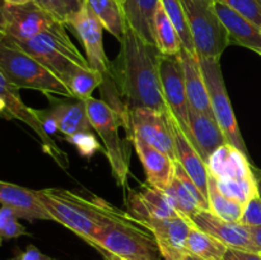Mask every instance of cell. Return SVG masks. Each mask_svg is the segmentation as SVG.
<instances>
[{"label": "cell", "mask_w": 261, "mask_h": 260, "mask_svg": "<svg viewBox=\"0 0 261 260\" xmlns=\"http://www.w3.org/2000/svg\"><path fill=\"white\" fill-rule=\"evenodd\" d=\"M84 102L92 127L103 142L112 176L120 188H125L130 175V153L119 130L120 127L126 129V121L103 99L91 97Z\"/></svg>", "instance_id": "obj_5"}, {"label": "cell", "mask_w": 261, "mask_h": 260, "mask_svg": "<svg viewBox=\"0 0 261 260\" xmlns=\"http://www.w3.org/2000/svg\"><path fill=\"white\" fill-rule=\"evenodd\" d=\"M214 8L228 32L231 45L234 43L259 53L261 50V28L218 0H214Z\"/></svg>", "instance_id": "obj_25"}, {"label": "cell", "mask_w": 261, "mask_h": 260, "mask_svg": "<svg viewBox=\"0 0 261 260\" xmlns=\"http://www.w3.org/2000/svg\"><path fill=\"white\" fill-rule=\"evenodd\" d=\"M64 3H65V7H66V10H68V17H69V15L78 12V10L84 5L86 0H64Z\"/></svg>", "instance_id": "obj_40"}, {"label": "cell", "mask_w": 261, "mask_h": 260, "mask_svg": "<svg viewBox=\"0 0 261 260\" xmlns=\"http://www.w3.org/2000/svg\"><path fill=\"white\" fill-rule=\"evenodd\" d=\"M208 200L211 211L216 216L221 217V218L229 222H240L242 213H244L245 204L223 195L218 190V188L216 185V181H214V178L212 176H209Z\"/></svg>", "instance_id": "obj_31"}, {"label": "cell", "mask_w": 261, "mask_h": 260, "mask_svg": "<svg viewBox=\"0 0 261 260\" xmlns=\"http://www.w3.org/2000/svg\"><path fill=\"white\" fill-rule=\"evenodd\" d=\"M168 122H170L171 130H172L173 142H175V152L176 161L182 166L184 170L188 172V175L193 178L194 183L199 188V190L204 194L205 198H208V185H209V171L208 166L204 162L201 155L194 147L191 140L186 137L181 127L180 122L177 121L172 112L168 110L166 112Z\"/></svg>", "instance_id": "obj_19"}, {"label": "cell", "mask_w": 261, "mask_h": 260, "mask_svg": "<svg viewBox=\"0 0 261 260\" xmlns=\"http://www.w3.org/2000/svg\"><path fill=\"white\" fill-rule=\"evenodd\" d=\"M132 143L144 167L147 183L160 190H165L173 177L175 161L144 140L132 139Z\"/></svg>", "instance_id": "obj_23"}, {"label": "cell", "mask_w": 261, "mask_h": 260, "mask_svg": "<svg viewBox=\"0 0 261 260\" xmlns=\"http://www.w3.org/2000/svg\"><path fill=\"white\" fill-rule=\"evenodd\" d=\"M154 36L155 46L160 48L162 55L175 56L180 54L181 48H182V42H181L177 30L172 24L168 15L166 14L162 4H160L157 13H155Z\"/></svg>", "instance_id": "obj_29"}, {"label": "cell", "mask_w": 261, "mask_h": 260, "mask_svg": "<svg viewBox=\"0 0 261 260\" xmlns=\"http://www.w3.org/2000/svg\"><path fill=\"white\" fill-rule=\"evenodd\" d=\"M0 101L7 107L10 119L19 120L23 124L27 125L40 139L43 152L48 157L53 158V161L59 167H61L63 170H68L70 166L68 154L56 144L55 140L48 134L37 110L31 109L22 101L19 88L10 83L9 79L4 75L2 70H0Z\"/></svg>", "instance_id": "obj_9"}, {"label": "cell", "mask_w": 261, "mask_h": 260, "mask_svg": "<svg viewBox=\"0 0 261 260\" xmlns=\"http://www.w3.org/2000/svg\"><path fill=\"white\" fill-rule=\"evenodd\" d=\"M261 28V0H218Z\"/></svg>", "instance_id": "obj_34"}, {"label": "cell", "mask_w": 261, "mask_h": 260, "mask_svg": "<svg viewBox=\"0 0 261 260\" xmlns=\"http://www.w3.org/2000/svg\"><path fill=\"white\" fill-rule=\"evenodd\" d=\"M66 24L56 22L53 27L23 42H15L22 50L37 59L65 83L76 66H88V60L78 50L66 32ZM14 42V41H13Z\"/></svg>", "instance_id": "obj_4"}, {"label": "cell", "mask_w": 261, "mask_h": 260, "mask_svg": "<svg viewBox=\"0 0 261 260\" xmlns=\"http://www.w3.org/2000/svg\"><path fill=\"white\" fill-rule=\"evenodd\" d=\"M239 223L247 227H261V198L259 194L245 204L244 213Z\"/></svg>", "instance_id": "obj_36"}, {"label": "cell", "mask_w": 261, "mask_h": 260, "mask_svg": "<svg viewBox=\"0 0 261 260\" xmlns=\"http://www.w3.org/2000/svg\"><path fill=\"white\" fill-rule=\"evenodd\" d=\"M0 70L19 89H35L48 96L74 98L59 76L7 37L0 42Z\"/></svg>", "instance_id": "obj_3"}, {"label": "cell", "mask_w": 261, "mask_h": 260, "mask_svg": "<svg viewBox=\"0 0 261 260\" xmlns=\"http://www.w3.org/2000/svg\"><path fill=\"white\" fill-rule=\"evenodd\" d=\"M228 247L213 237L193 226L188 237L186 251L203 260H223Z\"/></svg>", "instance_id": "obj_28"}, {"label": "cell", "mask_w": 261, "mask_h": 260, "mask_svg": "<svg viewBox=\"0 0 261 260\" xmlns=\"http://www.w3.org/2000/svg\"><path fill=\"white\" fill-rule=\"evenodd\" d=\"M254 171H255V175H256L257 189H259V195L261 198V170H259V168H256V167H254Z\"/></svg>", "instance_id": "obj_44"}, {"label": "cell", "mask_w": 261, "mask_h": 260, "mask_svg": "<svg viewBox=\"0 0 261 260\" xmlns=\"http://www.w3.org/2000/svg\"><path fill=\"white\" fill-rule=\"evenodd\" d=\"M66 25L70 27V30L83 43L86 59L88 60L89 66L101 71L105 76H109L111 61L109 60L105 51V28L86 3L78 12L69 15L66 19Z\"/></svg>", "instance_id": "obj_10"}, {"label": "cell", "mask_w": 261, "mask_h": 260, "mask_svg": "<svg viewBox=\"0 0 261 260\" xmlns=\"http://www.w3.org/2000/svg\"><path fill=\"white\" fill-rule=\"evenodd\" d=\"M257 54H259V55L261 56V50H260V51H259V53H257Z\"/></svg>", "instance_id": "obj_49"}, {"label": "cell", "mask_w": 261, "mask_h": 260, "mask_svg": "<svg viewBox=\"0 0 261 260\" xmlns=\"http://www.w3.org/2000/svg\"><path fill=\"white\" fill-rule=\"evenodd\" d=\"M41 8L47 10L50 14H53L56 19L60 22L66 23L68 19V10H66L64 0H35Z\"/></svg>", "instance_id": "obj_37"}, {"label": "cell", "mask_w": 261, "mask_h": 260, "mask_svg": "<svg viewBox=\"0 0 261 260\" xmlns=\"http://www.w3.org/2000/svg\"><path fill=\"white\" fill-rule=\"evenodd\" d=\"M56 19L53 14L33 2L25 4L5 5V37L14 42H23L53 27Z\"/></svg>", "instance_id": "obj_13"}, {"label": "cell", "mask_w": 261, "mask_h": 260, "mask_svg": "<svg viewBox=\"0 0 261 260\" xmlns=\"http://www.w3.org/2000/svg\"><path fill=\"white\" fill-rule=\"evenodd\" d=\"M223 260H261V254L228 247Z\"/></svg>", "instance_id": "obj_39"}, {"label": "cell", "mask_w": 261, "mask_h": 260, "mask_svg": "<svg viewBox=\"0 0 261 260\" xmlns=\"http://www.w3.org/2000/svg\"><path fill=\"white\" fill-rule=\"evenodd\" d=\"M161 4H162L166 14L168 15L172 24L177 30L178 36L181 38V42H182V47L195 54L193 37H191L190 28H189L188 18H186V13L181 0H161Z\"/></svg>", "instance_id": "obj_32"}, {"label": "cell", "mask_w": 261, "mask_h": 260, "mask_svg": "<svg viewBox=\"0 0 261 260\" xmlns=\"http://www.w3.org/2000/svg\"><path fill=\"white\" fill-rule=\"evenodd\" d=\"M199 59H221L231 45L228 32L219 19L214 0H181Z\"/></svg>", "instance_id": "obj_7"}, {"label": "cell", "mask_w": 261, "mask_h": 260, "mask_svg": "<svg viewBox=\"0 0 261 260\" xmlns=\"http://www.w3.org/2000/svg\"><path fill=\"white\" fill-rule=\"evenodd\" d=\"M206 166L209 175L216 180L217 185L256 180L254 166L250 163L249 155L228 143L211 155Z\"/></svg>", "instance_id": "obj_16"}, {"label": "cell", "mask_w": 261, "mask_h": 260, "mask_svg": "<svg viewBox=\"0 0 261 260\" xmlns=\"http://www.w3.org/2000/svg\"><path fill=\"white\" fill-rule=\"evenodd\" d=\"M160 78L165 101L173 116L177 119L186 137H190L189 130V105L185 86V74L180 56L162 55L160 61Z\"/></svg>", "instance_id": "obj_12"}, {"label": "cell", "mask_w": 261, "mask_h": 260, "mask_svg": "<svg viewBox=\"0 0 261 260\" xmlns=\"http://www.w3.org/2000/svg\"><path fill=\"white\" fill-rule=\"evenodd\" d=\"M190 221L194 226L216 237L227 247L261 254V247L255 242L249 227L239 222L226 221L212 211H200Z\"/></svg>", "instance_id": "obj_14"}, {"label": "cell", "mask_w": 261, "mask_h": 260, "mask_svg": "<svg viewBox=\"0 0 261 260\" xmlns=\"http://www.w3.org/2000/svg\"><path fill=\"white\" fill-rule=\"evenodd\" d=\"M0 204L13 209L19 218L27 221H53L32 189L0 180Z\"/></svg>", "instance_id": "obj_22"}, {"label": "cell", "mask_w": 261, "mask_h": 260, "mask_svg": "<svg viewBox=\"0 0 261 260\" xmlns=\"http://www.w3.org/2000/svg\"><path fill=\"white\" fill-rule=\"evenodd\" d=\"M189 139L196 148L203 161L208 163L211 155L226 144V135L214 117L190 109L189 111Z\"/></svg>", "instance_id": "obj_21"}, {"label": "cell", "mask_w": 261, "mask_h": 260, "mask_svg": "<svg viewBox=\"0 0 261 260\" xmlns=\"http://www.w3.org/2000/svg\"><path fill=\"white\" fill-rule=\"evenodd\" d=\"M161 56L157 46L147 42L127 25L119 54L111 61L110 75L129 112L150 109L166 114L170 110L161 84Z\"/></svg>", "instance_id": "obj_1"}, {"label": "cell", "mask_w": 261, "mask_h": 260, "mask_svg": "<svg viewBox=\"0 0 261 260\" xmlns=\"http://www.w3.org/2000/svg\"><path fill=\"white\" fill-rule=\"evenodd\" d=\"M5 5L7 3L4 0H0V42L5 38Z\"/></svg>", "instance_id": "obj_41"}, {"label": "cell", "mask_w": 261, "mask_h": 260, "mask_svg": "<svg viewBox=\"0 0 261 260\" xmlns=\"http://www.w3.org/2000/svg\"><path fill=\"white\" fill-rule=\"evenodd\" d=\"M7 4H12V5H18V4H25V3L33 2V0H4Z\"/></svg>", "instance_id": "obj_46"}, {"label": "cell", "mask_w": 261, "mask_h": 260, "mask_svg": "<svg viewBox=\"0 0 261 260\" xmlns=\"http://www.w3.org/2000/svg\"><path fill=\"white\" fill-rule=\"evenodd\" d=\"M249 229L254 237L255 242L261 247V227H249Z\"/></svg>", "instance_id": "obj_43"}, {"label": "cell", "mask_w": 261, "mask_h": 260, "mask_svg": "<svg viewBox=\"0 0 261 260\" xmlns=\"http://www.w3.org/2000/svg\"><path fill=\"white\" fill-rule=\"evenodd\" d=\"M105 81V75L101 71L91 66H76L66 79L65 84L74 98L79 101H86L91 98L92 93L97 87L101 86Z\"/></svg>", "instance_id": "obj_30"}, {"label": "cell", "mask_w": 261, "mask_h": 260, "mask_svg": "<svg viewBox=\"0 0 261 260\" xmlns=\"http://www.w3.org/2000/svg\"><path fill=\"white\" fill-rule=\"evenodd\" d=\"M127 140H144L176 161L175 142L167 115L150 109H137L129 112Z\"/></svg>", "instance_id": "obj_11"}, {"label": "cell", "mask_w": 261, "mask_h": 260, "mask_svg": "<svg viewBox=\"0 0 261 260\" xmlns=\"http://www.w3.org/2000/svg\"><path fill=\"white\" fill-rule=\"evenodd\" d=\"M28 235L27 229L19 223V217L8 206H0V246L3 242Z\"/></svg>", "instance_id": "obj_33"}, {"label": "cell", "mask_w": 261, "mask_h": 260, "mask_svg": "<svg viewBox=\"0 0 261 260\" xmlns=\"http://www.w3.org/2000/svg\"><path fill=\"white\" fill-rule=\"evenodd\" d=\"M9 260H56V259L45 255L42 251H40L37 247L33 246V245H28V246L25 247L24 251H20L19 254L15 255L14 257H12V259Z\"/></svg>", "instance_id": "obj_38"}, {"label": "cell", "mask_w": 261, "mask_h": 260, "mask_svg": "<svg viewBox=\"0 0 261 260\" xmlns=\"http://www.w3.org/2000/svg\"><path fill=\"white\" fill-rule=\"evenodd\" d=\"M86 4L98 18L105 30L121 41L127 27L121 0H86Z\"/></svg>", "instance_id": "obj_27"}, {"label": "cell", "mask_w": 261, "mask_h": 260, "mask_svg": "<svg viewBox=\"0 0 261 260\" xmlns=\"http://www.w3.org/2000/svg\"><path fill=\"white\" fill-rule=\"evenodd\" d=\"M92 247H93L94 250H97V251H98L99 254L105 257V260H124V259H121V257L116 256V255L111 254V252L106 251V250L101 249V247H98V246H92Z\"/></svg>", "instance_id": "obj_42"}, {"label": "cell", "mask_w": 261, "mask_h": 260, "mask_svg": "<svg viewBox=\"0 0 261 260\" xmlns=\"http://www.w3.org/2000/svg\"><path fill=\"white\" fill-rule=\"evenodd\" d=\"M0 116L5 117V119H10L9 114L7 111V107H5V105L2 101H0Z\"/></svg>", "instance_id": "obj_45"}, {"label": "cell", "mask_w": 261, "mask_h": 260, "mask_svg": "<svg viewBox=\"0 0 261 260\" xmlns=\"http://www.w3.org/2000/svg\"><path fill=\"white\" fill-rule=\"evenodd\" d=\"M46 130H60L61 134L71 137L83 132H91L93 129L87 114L86 102L76 99L75 102H63L58 103L48 111H38Z\"/></svg>", "instance_id": "obj_20"}, {"label": "cell", "mask_w": 261, "mask_h": 260, "mask_svg": "<svg viewBox=\"0 0 261 260\" xmlns=\"http://www.w3.org/2000/svg\"><path fill=\"white\" fill-rule=\"evenodd\" d=\"M134 219L115 221L105 227L93 240L87 241L124 260H161L162 254L152 233L139 228Z\"/></svg>", "instance_id": "obj_6"}, {"label": "cell", "mask_w": 261, "mask_h": 260, "mask_svg": "<svg viewBox=\"0 0 261 260\" xmlns=\"http://www.w3.org/2000/svg\"><path fill=\"white\" fill-rule=\"evenodd\" d=\"M121 2H122V4H124V3H125V2H126V0H121Z\"/></svg>", "instance_id": "obj_48"}, {"label": "cell", "mask_w": 261, "mask_h": 260, "mask_svg": "<svg viewBox=\"0 0 261 260\" xmlns=\"http://www.w3.org/2000/svg\"><path fill=\"white\" fill-rule=\"evenodd\" d=\"M168 201L180 216L191 219L200 211H211L208 198L199 190L182 166L175 161L173 177L165 189Z\"/></svg>", "instance_id": "obj_18"}, {"label": "cell", "mask_w": 261, "mask_h": 260, "mask_svg": "<svg viewBox=\"0 0 261 260\" xmlns=\"http://www.w3.org/2000/svg\"><path fill=\"white\" fill-rule=\"evenodd\" d=\"M199 60H200L201 70H203L204 81L208 88L209 101H211L214 119L217 120L222 132L226 135L227 143L249 155L247 147L237 124L233 107L229 101L223 73H222L221 61L219 59H199Z\"/></svg>", "instance_id": "obj_8"}, {"label": "cell", "mask_w": 261, "mask_h": 260, "mask_svg": "<svg viewBox=\"0 0 261 260\" xmlns=\"http://www.w3.org/2000/svg\"><path fill=\"white\" fill-rule=\"evenodd\" d=\"M178 56H180L184 74H185L186 93H188L190 109L214 117L211 101H209L208 88H206L205 81H204L203 70H201L198 55L182 47Z\"/></svg>", "instance_id": "obj_24"}, {"label": "cell", "mask_w": 261, "mask_h": 260, "mask_svg": "<svg viewBox=\"0 0 261 260\" xmlns=\"http://www.w3.org/2000/svg\"><path fill=\"white\" fill-rule=\"evenodd\" d=\"M160 4L161 0H126L124 3L127 25L153 45H155V13Z\"/></svg>", "instance_id": "obj_26"}, {"label": "cell", "mask_w": 261, "mask_h": 260, "mask_svg": "<svg viewBox=\"0 0 261 260\" xmlns=\"http://www.w3.org/2000/svg\"><path fill=\"white\" fill-rule=\"evenodd\" d=\"M157 241L163 260H182L186 254L188 237L194 224L186 217L152 219L142 224Z\"/></svg>", "instance_id": "obj_15"}, {"label": "cell", "mask_w": 261, "mask_h": 260, "mask_svg": "<svg viewBox=\"0 0 261 260\" xmlns=\"http://www.w3.org/2000/svg\"><path fill=\"white\" fill-rule=\"evenodd\" d=\"M127 213L139 226L152 219L180 216L168 201L165 191L145 183L138 190H130L126 198Z\"/></svg>", "instance_id": "obj_17"}, {"label": "cell", "mask_w": 261, "mask_h": 260, "mask_svg": "<svg viewBox=\"0 0 261 260\" xmlns=\"http://www.w3.org/2000/svg\"><path fill=\"white\" fill-rule=\"evenodd\" d=\"M182 260H203V259L195 256V255H191V254H189V252H186V254L182 256Z\"/></svg>", "instance_id": "obj_47"}, {"label": "cell", "mask_w": 261, "mask_h": 260, "mask_svg": "<svg viewBox=\"0 0 261 260\" xmlns=\"http://www.w3.org/2000/svg\"><path fill=\"white\" fill-rule=\"evenodd\" d=\"M35 193L53 221L70 229L84 242L93 240L112 222L132 218L127 212L97 196L86 198L61 188L41 189Z\"/></svg>", "instance_id": "obj_2"}, {"label": "cell", "mask_w": 261, "mask_h": 260, "mask_svg": "<svg viewBox=\"0 0 261 260\" xmlns=\"http://www.w3.org/2000/svg\"><path fill=\"white\" fill-rule=\"evenodd\" d=\"M66 140L78 148L79 152L86 157H91L93 153L101 149V144L96 140V137L91 132H83L66 137Z\"/></svg>", "instance_id": "obj_35"}]
</instances>
